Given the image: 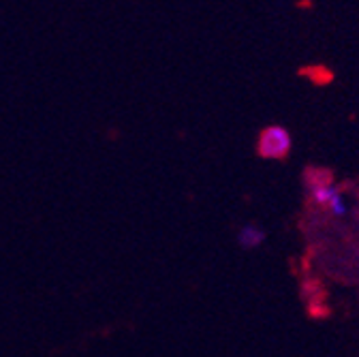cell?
I'll return each mask as SVG.
<instances>
[{
    "label": "cell",
    "instance_id": "obj_4",
    "mask_svg": "<svg viewBox=\"0 0 359 357\" xmlns=\"http://www.w3.org/2000/svg\"><path fill=\"white\" fill-rule=\"evenodd\" d=\"M302 75H308V77H310V81L319 83V86L330 83V81L334 79V73H332L327 67H321V65L310 67V69H302Z\"/></svg>",
    "mask_w": 359,
    "mask_h": 357
},
{
    "label": "cell",
    "instance_id": "obj_2",
    "mask_svg": "<svg viewBox=\"0 0 359 357\" xmlns=\"http://www.w3.org/2000/svg\"><path fill=\"white\" fill-rule=\"evenodd\" d=\"M293 148V140H291V133L280 126V124H272V126H265L259 133V140H257V154L261 159H269V161H283L289 156Z\"/></svg>",
    "mask_w": 359,
    "mask_h": 357
},
{
    "label": "cell",
    "instance_id": "obj_3",
    "mask_svg": "<svg viewBox=\"0 0 359 357\" xmlns=\"http://www.w3.org/2000/svg\"><path fill=\"white\" fill-rule=\"evenodd\" d=\"M265 229L255 225V222H246V225L240 227L238 231V244L244 248V250H255L259 248L263 242H265Z\"/></svg>",
    "mask_w": 359,
    "mask_h": 357
},
{
    "label": "cell",
    "instance_id": "obj_1",
    "mask_svg": "<svg viewBox=\"0 0 359 357\" xmlns=\"http://www.w3.org/2000/svg\"><path fill=\"white\" fill-rule=\"evenodd\" d=\"M304 184H306V195L312 206L319 208H330L332 201L342 195V187L334 184V173L323 167H306L304 171Z\"/></svg>",
    "mask_w": 359,
    "mask_h": 357
}]
</instances>
